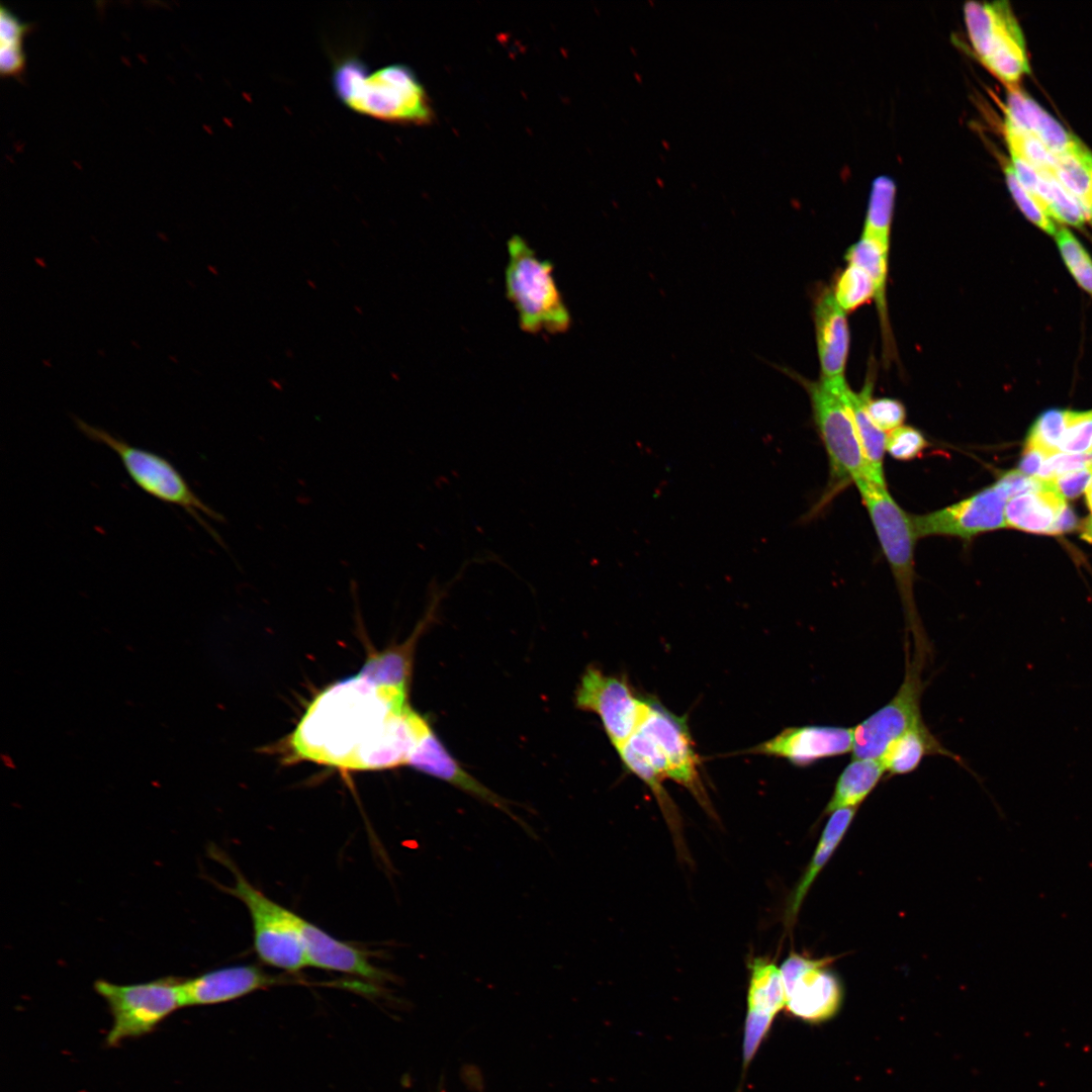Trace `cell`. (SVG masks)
I'll return each instance as SVG.
<instances>
[{"label":"cell","mask_w":1092,"mask_h":1092,"mask_svg":"<svg viewBox=\"0 0 1092 1092\" xmlns=\"http://www.w3.org/2000/svg\"><path fill=\"white\" fill-rule=\"evenodd\" d=\"M430 724L407 703V693L354 675L326 689L292 734L295 753L345 769L407 764Z\"/></svg>","instance_id":"obj_1"},{"label":"cell","mask_w":1092,"mask_h":1092,"mask_svg":"<svg viewBox=\"0 0 1092 1092\" xmlns=\"http://www.w3.org/2000/svg\"><path fill=\"white\" fill-rule=\"evenodd\" d=\"M332 87L350 110L393 124H429L434 111L427 91L412 68L390 64L370 71L355 55L334 63Z\"/></svg>","instance_id":"obj_2"},{"label":"cell","mask_w":1092,"mask_h":1092,"mask_svg":"<svg viewBox=\"0 0 1092 1092\" xmlns=\"http://www.w3.org/2000/svg\"><path fill=\"white\" fill-rule=\"evenodd\" d=\"M506 295L514 305L520 328L529 334L565 333L571 315L553 275V264L541 259L521 236L507 243Z\"/></svg>","instance_id":"obj_3"},{"label":"cell","mask_w":1092,"mask_h":1092,"mask_svg":"<svg viewBox=\"0 0 1092 1092\" xmlns=\"http://www.w3.org/2000/svg\"><path fill=\"white\" fill-rule=\"evenodd\" d=\"M208 854L228 868L235 878L233 886L212 883L220 891L242 901L251 916L254 948L266 965L287 972L308 966L301 933V916L283 907L256 889L221 849L210 844Z\"/></svg>","instance_id":"obj_4"},{"label":"cell","mask_w":1092,"mask_h":1092,"mask_svg":"<svg viewBox=\"0 0 1092 1092\" xmlns=\"http://www.w3.org/2000/svg\"><path fill=\"white\" fill-rule=\"evenodd\" d=\"M807 390L814 423L829 461V481L825 493L811 511L817 514L836 493L859 478L871 480L853 418L836 381L799 377Z\"/></svg>","instance_id":"obj_5"},{"label":"cell","mask_w":1092,"mask_h":1092,"mask_svg":"<svg viewBox=\"0 0 1092 1092\" xmlns=\"http://www.w3.org/2000/svg\"><path fill=\"white\" fill-rule=\"evenodd\" d=\"M75 423L85 437L108 447L117 455L127 475L144 492L166 505L182 509L224 547L219 535L202 518V514L216 522H224V518L195 493L170 460L156 452L135 447L83 420L75 419Z\"/></svg>","instance_id":"obj_6"},{"label":"cell","mask_w":1092,"mask_h":1092,"mask_svg":"<svg viewBox=\"0 0 1092 1092\" xmlns=\"http://www.w3.org/2000/svg\"><path fill=\"white\" fill-rule=\"evenodd\" d=\"M854 484L895 577L915 644L924 645L926 640L914 602V552L918 538L912 516L896 503L886 485H880L868 478H859Z\"/></svg>","instance_id":"obj_7"},{"label":"cell","mask_w":1092,"mask_h":1092,"mask_svg":"<svg viewBox=\"0 0 1092 1092\" xmlns=\"http://www.w3.org/2000/svg\"><path fill=\"white\" fill-rule=\"evenodd\" d=\"M183 980L175 976L135 984L96 980L94 990L107 1003L112 1016L106 1044L115 1046L127 1038L148 1034L175 1010L184 1007Z\"/></svg>","instance_id":"obj_8"},{"label":"cell","mask_w":1092,"mask_h":1092,"mask_svg":"<svg viewBox=\"0 0 1092 1092\" xmlns=\"http://www.w3.org/2000/svg\"><path fill=\"white\" fill-rule=\"evenodd\" d=\"M964 15L981 63L1007 88L1018 86L1029 67L1023 34L1009 3L969 1L964 5Z\"/></svg>","instance_id":"obj_9"},{"label":"cell","mask_w":1092,"mask_h":1092,"mask_svg":"<svg viewBox=\"0 0 1092 1092\" xmlns=\"http://www.w3.org/2000/svg\"><path fill=\"white\" fill-rule=\"evenodd\" d=\"M577 709L595 713L616 750L638 730L650 709V699L639 697L623 675L605 673L589 665L575 690Z\"/></svg>","instance_id":"obj_10"},{"label":"cell","mask_w":1092,"mask_h":1092,"mask_svg":"<svg viewBox=\"0 0 1092 1092\" xmlns=\"http://www.w3.org/2000/svg\"><path fill=\"white\" fill-rule=\"evenodd\" d=\"M917 652L911 661L907 651L905 676L896 695L853 727V758L881 759L895 739L923 722L920 706L923 652Z\"/></svg>","instance_id":"obj_11"},{"label":"cell","mask_w":1092,"mask_h":1092,"mask_svg":"<svg viewBox=\"0 0 1092 1092\" xmlns=\"http://www.w3.org/2000/svg\"><path fill=\"white\" fill-rule=\"evenodd\" d=\"M650 740L664 767L666 778L685 787L705 811L715 818L714 809L700 775V759L687 720L650 699L649 712L638 728Z\"/></svg>","instance_id":"obj_12"},{"label":"cell","mask_w":1092,"mask_h":1092,"mask_svg":"<svg viewBox=\"0 0 1092 1092\" xmlns=\"http://www.w3.org/2000/svg\"><path fill=\"white\" fill-rule=\"evenodd\" d=\"M1008 498L996 483L974 494L927 514L912 516L917 538L927 536L974 537L1006 527Z\"/></svg>","instance_id":"obj_13"},{"label":"cell","mask_w":1092,"mask_h":1092,"mask_svg":"<svg viewBox=\"0 0 1092 1092\" xmlns=\"http://www.w3.org/2000/svg\"><path fill=\"white\" fill-rule=\"evenodd\" d=\"M830 959H810L791 953L783 963L787 1009L794 1016L819 1022L833 1016L841 1002V987L825 966Z\"/></svg>","instance_id":"obj_14"},{"label":"cell","mask_w":1092,"mask_h":1092,"mask_svg":"<svg viewBox=\"0 0 1092 1092\" xmlns=\"http://www.w3.org/2000/svg\"><path fill=\"white\" fill-rule=\"evenodd\" d=\"M852 746L853 728L804 725L787 727L747 752L784 758L795 766L806 767L825 758L852 752Z\"/></svg>","instance_id":"obj_15"},{"label":"cell","mask_w":1092,"mask_h":1092,"mask_svg":"<svg viewBox=\"0 0 1092 1092\" xmlns=\"http://www.w3.org/2000/svg\"><path fill=\"white\" fill-rule=\"evenodd\" d=\"M258 966L240 965L205 972L182 983L183 1006H205L230 1002L254 991L286 983Z\"/></svg>","instance_id":"obj_16"},{"label":"cell","mask_w":1092,"mask_h":1092,"mask_svg":"<svg viewBox=\"0 0 1092 1092\" xmlns=\"http://www.w3.org/2000/svg\"><path fill=\"white\" fill-rule=\"evenodd\" d=\"M407 764L494 806L519 822L528 831V826L513 813L507 800L500 798L465 771L444 747L431 727L419 740Z\"/></svg>","instance_id":"obj_17"},{"label":"cell","mask_w":1092,"mask_h":1092,"mask_svg":"<svg viewBox=\"0 0 1092 1092\" xmlns=\"http://www.w3.org/2000/svg\"><path fill=\"white\" fill-rule=\"evenodd\" d=\"M813 315L821 378L830 381L843 379L849 352V329L846 312L837 303L830 288L818 294Z\"/></svg>","instance_id":"obj_18"},{"label":"cell","mask_w":1092,"mask_h":1092,"mask_svg":"<svg viewBox=\"0 0 1092 1092\" xmlns=\"http://www.w3.org/2000/svg\"><path fill=\"white\" fill-rule=\"evenodd\" d=\"M303 945L308 966L382 981L384 973L360 948L339 940L301 917Z\"/></svg>","instance_id":"obj_19"},{"label":"cell","mask_w":1092,"mask_h":1092,"mask_svg":"<svg viewBox=\"0 0 1092 1092\" xmlns=\"http://www.w3.org/2000/svg\"><path fill=\"white\" fill-rule=\"evenodd\" d=\"M617 752L624 767L643 781L654 794L681 853L685 849L679 816L662 785L667 778L650 740L644 733L637 730Z\"/></svg>","instance_id":"obj_20"},{"label":"cell","mask_w":1092,"mask_h":1092,"mask_svg":"<svg viewBox=\"0 0 1092 1092\" xmlns=\"http://www.w3.org/2000/svg\"><path fill=\"white\" fill-rule=\"evenodd\" d=\"M1005 117L1039 139L1052 152L1075 153L1082 143L1018 86L1008 88Z\"/></svg>","instance_id":"obj_21"},{"label":"cell","mask_w":1092,"mask_h":1092,"mask_svg":"<svg viewBox=\"0 0 1092 1092\" xmlns=\"http://www.w3.org/2000/svg\"><path fill=\"white\" fill-rule=\"evenodd\" d=\"M1053 483V482H1052ZM1066 499L1054 488L1023 493L1008 499L1005 507L1006 527L1034 534H1060L1062 516L1068 509Z\"/></svg>","instance_id":"obj_22"},{"label":"cell","mask_w":1092,"mask_h":1092,"mask_svg":"<svg viewBox=\"0 0 1092 1092\" xmlns=\"http://www.w3.org/2000/svg\"><path fill=\"white\" fill-rule=\"evenodd\" d=\"M837 388L853 418L861 448L871 471V480L886 485L884 477V456L886 453L887 434L873 422L868 412V400L872 397L873 383L867 381L860 391H853L845 379L836 380Z\"/></svg>","instance_id":"obj_23"},{"label":"cell","mask_w":1092,"mask_h":1092,"mask_svg":"<svg viewBox=\"0 0 1092 1092\" xmlns=\"http://www.w3.org/2000/svg\"><path fill=\"white\" fill-rule=\"evenodd\" d=\"M929 754L944 755L961 762V758L947 750L921 722L895 739L880 760L891 776L905 775L915 770Z\"/></svg>","instance_id":"obj_24"},{"label":"cell","mask_w":1092,"mask_h":1092,"mask_svg":"<svg viewBox=\"0 0 1092 1092\" xmlns=\"http://www.w3.org/2000/svg\"><path fill=\"white\" fill-rule=\"evenodd\" d=\"M423 625L405 642L370 655L359 674L371 682L407 693L412 678L413 656Z\"/></svg>","instance_id":"obj_25"},{"label":"cell","mask_w":1092,"mask_h":1092,"mask_svg":"<svg viewBox=\"0 0 1092 1092\" xmlns=\"http://www.w3.org/2000/svg\"><path fill=\"white\" fill-rule=\"evenodd\" d=\"M885 772L880 759L853 758L839 775L825 812L856 808L872 793Z\"/></svg>","instance_id":"obj_26"},{"label":"cell","mask_w":1092,"mask_h":1092,"mask_svg":"<svg viewBox=\"0 0 1092 1092\" xmlns=\"http://www.w3.org/2000/svg\"><path fill=\"white\" fill-rule=\"evenodd\" d=\"M855 809L856 808H844L835 810L831 813L809 867L791 897L787 909V919L789 922L793 921L798 914L800 905L810 886L845 834L853 819Z\"/></svg>","instance_id":"obj_27"},{"label":"cell","mask_w":1092,"mask_h":1092,"mask_svg":"<svg viewBox=\"0 0 1092 1092\" xmlns=\"http://www.w3.org/2000/svg\"><path fill=\"white\" fill-rule=\"evenodd\" d=\"M749 970L747 1011L775 1017L787 1005L781 969L767 959L754 958Z\"/></svg>","instance_id":"obj_28"},{"label":"cell","mask_w":1092,"mask_h":1092,"mask_svg":"<svg viewBox=\"0 0 1092 1092\" xmlns=\"http://www.w3.org/2000/svg\"><path fill=\"white\" fill-rule=\"evenodd\" d=\"M889 249L879 240L861 235L860 239L849 247L845 258L848 264H854L864 269L872 277L876 287V304L882 321L884 335L889 334L887 328V304L886 285L889 263Z\"/></svg>","instance_id":"obj_29"},{"label":"cell","mask_w":1092,"mask_h":1092,"mask_svg":"<svg viewBox=\"0 0 1092 1092\" xmlns=\"http://www.w3.org/2000/svg\"><path fill=\"white\" fill-rule=\"evenodd\" d=\"M895 193L896 185L891 178L881 176L874 180L861 235L890 246Z\"/></svg>","instance_id":"obj_30"},{"label":"cell","mask_w":1092,"mask_h":1092,"mask_svg":"<svg viewBox=\"0 0 1092 1092\" xmlns=\"http://www.w3.org/2000/svg\"><path fill=\"white\" fill-rule=\"evenodd\" d=\"M1056 154V153H1055ZM1055 178L1076 199L1092 223V178L1074 153L1056 154Z\"/></svg>","instance_id":"obj_31"},{"label":"cell","mask_w":1092,"mask_h":1092,"mask_svg":"<svg viewBox=\"0 0 1092 1092\" xmlns=\"http://www.w3.org/2000/svg\"><path fill=\"white\" fill-rule=\"evenodd\" d=\"M835 300L845 312H850L876 298V287L870 274L861 267L848 264L831 289Z\"/></svg>","instance_id":"obj_32"},{"label":"cell","mask_w":1092,"mask_h":1092,"mask_svg":"<svg viewBox=\"0 0 1092 1092\" xmlns=\"http://www.w3.org/2000/svg\"><path fill=\"white\" fill-rule=\"evenodd\" d=\"M1056 242L1061 256L1077 283L1092 297V259L1081 243L1066 228L1057 231Z\"/></svg>","instance_id":"obj_33"},{"label":"cell","mask_w":1092,"mask_h":1092,"mask_svg":"<svg viewBox=\"0 0 1092 1092\" xmlns=\"http://www.w3.org/2000/svg\"><path fill=\"white\" fill-rule=\"evenodd\" d=\"M1069 417L1070 411L1053 408L1043 412L1030 428L1025 446L1035 447L1050 454L1058 452Z\"/></svg>","instance_id":"obj_34"},{"label":"cell","mask_w":1092,"mask_h":1092,"mask_svg":"<svg viewBox=\"0 0 1092 1092\" xmlns=\"http://www.w3.org/2000/svg\"><path fill=\"white\" fill-rule=\"evenodd\" d=\"M1004 173L1008 189L1023 214L1046 234L1055 236L1058 231L1055 222L1019 182L1011 162L1004 164Z\"/></svg>","instance_id":"obj_35"},{"label":"cell","mask_w":1092,"mask_h":1092,"mask_svg":"<svg viewBox=\"0 0 1092 1092\" xmlns=\"http://www.w3.org/2000/svg\"><path fill=\"white\" fill-rule=\"evenodd\" d=\"M929 446L923 433L912 426H901L887 435L886 452L899 461H911Z\"/></svg>","instance_id":"obj_36"},{"label":"cell","mask_w":1092,"mask_h":1092,"mask_svg":"<svg viewBox=\"0 0 1092 1092\" xmlns=\"http://www.w3.org/2000/svg\"><path fill=\"white\" fill-rule=\"evenodd\" d=\"M1092 447V411H1070L1069 424L1059 445V451L1070 454L1089 453Z\"/></svg>","instance_id":"obj_37"},{"label":"cell","mask_w":1092,"mask_h":1092,"mask_svg":"<svg viewBox=\"0 0 1092 1092\" xmlns=\"http://www.w3.org/2000/svg\"><path fill=\"white\" fill-rule=\"evenodd\" d=\"M774 1018L766 1014L747 1011L742 1045L743 1070L748 1068L760 1043L768 1034Z\"/></svg>","instance_id":"obj_38"},{"label":"cell","mask_w":1092,"mask_h":1092,"mask_svg":"<svg viewBox=\"0 0 1092 1092\" xmlns=\"http://www.w3.org/2000/svg\"><path fill=\"white\" fill-rule=\"evenodd\" d=\"M868 412L876 426L886 432H891L904 425L906 408L904 404L895 398L881 397L868 400Z\"/></svg>","instance_id":"obj_39"},{"label":"cell","mask_w":1092,"mask_h":1092,"mask_svg":"<svg viewBox=\"0 0 1092 1092\" xmlns=\"http://www.w3.org/2000/svg\"><path fill=\"white\" fill-rule=\"evenodd\" d=\"M1092 466V454H1070L1056 452L1044 462L1037 478L1054 480L1060 475Z\"/></svg>","instance_id":"obj_40"},{"label":"cell","mask_w":1092,"mask_h":1092,"mask_svg":"<svg viewBox=\"0 0 1092 1092\" xmlns=\"http://www.w3.org/2000/svg\"><path fill=\"white\" fill-rule=\"evenodd\" d=\"M996 484L1008 499L1023 493L1049 489L1053 486L1051 480H1042L1026 475L1018 469L1003 473L996 481Z\"/></svg>","instance_id":"obj_41"},{"label":"cell","mask_w":1092,"mask_h":1092,"mask_svg":"<svg viewBox=\"0 0 1092 1092\" xmlns=\"http://www.w3.org/2000/svg\"><path fill=\"white\" fill-rule=\"evenodd\" d=\"M1092 478V466L1058 476L1053 482L1056 491L1065 499L1074 498L1085 491Z\"/></svg>","instance_id":"obj_42"},{"label":"cell","mask_w":1092,"mask_h":1092,"mask_svg":"<svg viewBox=\"0 0 1092 1092\" xmlns=\"http://www.w3.org/2000/svg\"><path fill=\"white\" fill-rule=\"evenodd\" d=\"M32 29L31 23L19 20L7 7H0V43H22L24 36Z\"/></svg>","instance_id":"obj_43"},{"label":"cell","mask_w":1092,"mask_h":1092,"mask_svg":"<svg viewBox=\"0 0 1092 1092\" xmlns=\"http://www.w3.org/2000/svg\"><path fill=\"white\" fill-rule=\"evenodd\" d=\"M25 70L22 43H0V73L3 77L18 78Z\"/></svg>","instance_id":"obj_44"},{"label":"cell","mask_w":1092,"mask_h":1092,"mask_svg":"<svg viewBox=\"0 0 1092 1092\" xmlns=\"http://www.w3.org/2000/svg\"><path fill=\"white\" fill-rule=\"evenodd\" d=\"M1053 454L1035 447L1025 446L1020 459L1018 470L1026 475L1036 477L1045 460Z\"/></svg>","instance_id":"obj_45"},{"label":"cell","mask_w":1092,"mask_h":1092,"mask_svg":"<svg viewBox=\"0 0 1092 1092\" xmlns=\"http://www.w3.org/2000/svg\"><path fill=\"white\" fill-rule=\"evenodd\" d=\"M1082 164L1086 167L1092 178V153L1082 144L1080 149L1075 154Z\"/></svg>","instance_id":"obj_46"},{"label":"cell","mask_w":1092,"mask_h":1092,"mask_svg":"<svg viewBox=\"0 0 1092 1092\" xmlns=\"http://www.w3.org/2000/svg\"><path fill=\"white\" fill-rule=\"evenodd\" d=\"M1081 537L1087 542L1092 543V516L1083 521L1081 526Z\"/></svg>","instance_id":"obj_47"},{"label":"cell","mask_w":1092,"mask_h":1092,"mask_svg":"<svg viewBox=\"0 0 1092 1092\" xmlns=\"http://www.w3.org/2000/svg\"><path fill=\"white\" fill-rule=\"evenodd\" d=\"M1086 504L1092 513V478L1085 489Z\"/></svg>","instance_id":"obj_48"},{"label":"cell","mask_w":1092,"mask_h":1092,"mask_svg":"<svg viewBox=\"0 0 1092 1092\" xmlns=\"http://www.w3.org/2000/svg\"><path fill=\"white\" fill-rule=\"evenodd\" d=\"M1089 453H1091V454H1092V447H1091V450H1090V452H1089Z\"/></svg>","instance_id":"obj_49"}]
</instances>
